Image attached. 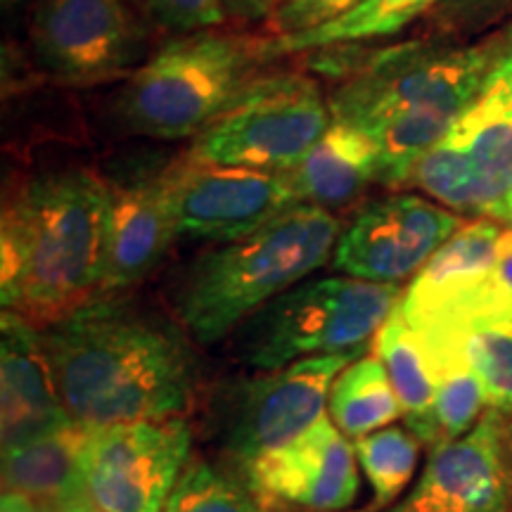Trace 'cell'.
Returning <instances> with one entry per match:
<instances>
[{"mask_svg": "<svg viewBox=\"0 0 512 512\" xmlns=\"http://www.w3.org/2000/svg\"><path fill=\"white\" fill-rule=\"evenodd\" d=\"M501 46L503 31L465 46L408 41L356 57L330 46L313 50L311 69L342 79L328 98L332 119L366 133L380 152V183L403 188L482 91Z\"/></svg>", "mask_w": 512, "mask_h": 512, "instance_id": "obj_1", "label": "cell"}, {"mask_svg": "<svg viewBox=\"0 0 512 512\" xmlns=\"http://www.w3.org/2000/svg\"><path fill=\"white\" fill-rule=\"evenodd\" d=\"M432 356L465 354L489 408L512 413V318L477 320L456 335L425 339Z\"/></svg>", "mask_w": 512, "mask_h": 512, "instance_id": "obj_24", "label": "cell"}, {"mask_svg": "<svg viewBox=\"0 0 512 512\" xmlns=\"http://www.w3.org/2000/svg\"><path fill=\"white\" fill-rule=\"evenodd\" d=\"M420 446V439L408 427L401 430V427L392 425L354 441L358 465H361L363 475L368 477L375 494V501L368 512L389 508L403 494V489L411 484Z\"/></svg>", "mask_w": 512, "mask_h": 512, "instance_id": "obj_26", "label": "cell"}, {"mask_svg": "<svg viewBox=\"0 0 512 512\" xmlns=\"http://www.w3.org/2000/svg\"><path fill=\"white\" fill-rule=\"evenodd\" d=\"M505 223L475 219L460 226L403 290L396 311L425 339L453 335L496 264Z\"/></svg>", "mask_w": 512, "mask_h": 512, "instance_id": "obj_16", "label": "cell"}, {"mask_svg": "<svg viewBox=\"0 0 512 512\" xmlns=\"http://www.w3.org/2000/svg\"><path fill=\"white\" fill-rule=\"evenodd\" d=\"M406 185L441 207L510 226L512 209V24L482 91L451 131L420 159Z\"/></svg>", "mask_w": 512, "mask_h": 512, "instance_id": "obj_7", "label": "cell"}, {"mask_svg": "<svg viewBox=\"0 0 512 512\" xmlns=\"http://www.w3.org/2000/svg\"><path fill=\"white\" fill-rule=\"evenodd\" d=\"M0 427L3 451L72 422L57 392L41 330L3 311L0 325Z\"/></svg>", "mask_w": 512, "mask_h": 512, "instance_id": "obj_18", "label": "cell"}, {"mask_svg": "<svg viewBox=\"0 0 512 512\" xmlns=\"http://www.w3.org/2000/svg\"><path fill=\"white\" fill-rule=\"evenodd\" d=\"M356 448L330 415L290 444L259 458L238 479L266 510L342 512L358 496Z\"/></svg>", "mask_w": 512, "mask_h": 512, "instance_id": "obj_15", "label": "cell"}, {"mask_svg": "<svg viewBox=\"0 0 512 512\" xmlns=\"http://www.w3.org/2000/svg\"><path fill=\"white\" fill-rule=\"evenodd\" d=\"M328 415L344 437L361 439L401 418V403L375 354H363L335 377Z\"/></svg>", "mask_w": 512, "mask_h": 512, "instance_id": "obj_23", "label": "cell"}, {"mask_svg": "<svg viewBox=\"0 0 512 512\" xmlns=\"http://www.w3.org/2000/svg\"><path fill=\"white\" fill-rule=\"evenodd\" d=\"M93 427L69 422L3 451V494L22 496L46 512L88 501L83 451Z\"/></svg>", "mask_w": 512, "mask_h": 512, "instance_id": "obj_19", "label": "cell"}, {"mask_svg": "<svg viewBox=\"0 0 512 512\" xmlns=\"http://www.w3.org/2000/svg\"><path fill=\"white\" fill-rule=\"evenodd\" d=\"M150 19L174 34L219 29L226 19L221 0H138Z\"/></svg>", "mask_w": 512, "mask_h": 512, "instance_id": "obj_30", "label": "cell"}, {"mask_svg": "<svg viewBox=\"0 0 512 512\" xmlns=\"http://www.w3.org/2000/svg\"><path fill=\"white\" fill-rule=\"evenodd\" d=\"M330 126V102L311 76H256L195 138L188 155L202 164L290 171Z\"/></svg>", "mask_w": 512, "mask_h": 512, "instance_id": "obj_9", "label": "cell"}, {"mask_svg": "<svg viewBox=\"0 0 512 512\" xmlns=\"http://www.w3.org/2000/svg\"><path fill=\"white\" fill-rule=\"evenodd\" d=\"M278 3H283V0H275V5H278Z\"/></svg>", "mask_w": 512, "mask_h": 512, "instance_id": "obj_37", "label": "cell"}, {"mask_svg": "<svg viewBox=\"0 0 512 512\" xmlns=\"http://www.w3.org/2000/svg\"><path fill=\"white\" fill-rule=\"evenodd\" d=\"M389 512H512V413L486 408L470 432L430 451Z\"/></svg>", "mask_w": 512, "mask_h": 512, "instance_id": "obj_13", "label": "cell"}, {"mask_svg": "<svg viewBox=\"0 0 512 512\" xmlns=\"http://www.w3.org/2000/svg\"><path fill=\"white\" fill-rule=\"evenodd\" d=\"M0 512H46V510L38 508V505H34L22 496L3 494V501H0Z\"/></svg>", "mask_w": 512, "mask_h": 512, "instance_id": "obj_33", "label": "cell"}, {"mask_svg": "<svg viewBox=\"0 0 512 512\" xmlns=\"http://www.w3.org/2000/svg\"><path fill=\"white\" fill-rule=\"evenodd\" d=\"M62 512H98L93 508L91 503L88 501H83V503H74V505H69V508H64Z\"/></svg>", "mask_w": 512, "mask_h": 512, "instance_id": "obj_34", "label": "cell"}, {"mask_svg": "<svg viewBox=\"0 0 512 512\" xmlns=\"http://www.w3.org/2000/svg\"><path fill=\"white\" fill-rule=\"evenodd\" d=\"M510 226H512V209H510Z\"/></svg>", "mask_w": 512, "mask_h": 512, "instance_id": "obj_36", "label": "cell"}, {"mask_svg": "<svg viewBox=\"0 0 512 512\" xmlns=\"http://www.w3.org/2000/svg\"><path fill=\"white\" fill-rule=\"evenodd\" d=\"M164 512H266V508L242 479L200 456H190L166 498Z\"/></svg>", "mask_w": 512, "mask_h": 512, "instance_id": "obj_27", "label": "cell"}, {"mask_svg": "<svg viewBox=\"0 0 512 512\" xmlns=\"http://www.w3.org/2000/svg\"><path fill=\"white\" fill-rule=\"evenodd\" d=\"M342 223L332 211L297 204L247 238L209 249L178 294V318L192 342L214 344L292 290L335 254Z\"/></svg>", "mask_w": 512, "mask_h": 512, "instance_id": "obj_4", "label": "cell"}, {"mask_svg": "<svg viewBox=\"0 0 512 512\" xmlns=\"http://www.w3.org/2000/svg\"><path fill=\"white\" fill-rule=\"evenodd\" d=\"M373 354L380 358L392 380L403 422L422 439L437 399V368L425 342L401 313L394 311L373 339Z\"/></svg>", "mask_w": 512, "mask_h": 512, "instance_id": "obj_22", "label": "cell"}, {"mask_svg": "<svg viewBox=\"0 0 512 512\" xmlns=\"http://www.w3.org/2000/svg\"><path fill=\"white\" fill-rule=\"evenodd\" d=\"M302 204L285 171L195 162L188 152L178 159V233L188 240L226 242L254 230Z\"/></svg>", "mask_w": 512, "mask_h": 512, "instance_id": "obj_14", "label": "cell"}, {"mask_svg": "<svg viewBox=\"0 0 512 512\" xmlns=\"http://www.w3.org/2000/svg\"><path fill=\"white\" fill-rule=\"evenodd\" d=\"M512 10V0H444L437 8V22L446 31L479 29Z\"/></svg>", "mask_w": 512, "mask_h": 512, "instance_id": "obj_31", "label": "cell"}, {"mask_svg": "<svg viewBox=\"0 0 512 512\" xmlns=\"http://www.w3.org/2000/svg\"><path fill=\"white\" fill-rule=\"evenodd\" d=\"M363 0H283L268 17L271 36H297L347 15Z\"/></svg>", "mask_w": 512, "mask_h": 512, "instance_id": "obj_29", "label": "cell"}, {"mask_svg": "<svg viewBox=\"0 0 512 512\" xmlns=\"http://www.w3.org/2000/svg\"><path fill=\"white\" fill-rule=\"evenodd\" d=\"M261 41L202 29L178 34L140 64L117 100L131 133L157 140L197 138L256 79Z\"/></svg>", "mask_w": 512, "mask_h": 512, "instance_id": "obj_5", "label": "cell"}, {"mask_svg": "<svg viewBox=\"0 0 512 512\" xmlns=\"http://www.w3.org/2000/svg\"><path fill=\"white\" fill-rule=\"evenodd\" d=\"M145 43V27L124 0H41L31 19L36 62L69 86L136 72Z\"/></svg>", "mask_w": 512, "mask_h": 512, "instance_id": "obj_11", "label": "cell"}, {"mask_svg": "<svg viewBox=\"0 0 512 512\" xmlns=\"http://www.w3.org/2000/svg\"><path fill=\"white\" fill-rule=\"evenodd\" d=\"M178 159L155 174L112 188L110 254L100 297H117L143 283L181 238L176 209Z\"/></svg>", "mask_w": 512, "mask_h": 512, "instance_id": "obj_17", "label": "cell"}, {"mask_svg": "<svg viewBox=\"0 0 512 512\" xmlns=\"http://www.w3.org/2000/svg\"><path fill=\"white\" fill-rule=\"evenodd\" d=\"M17 3H22V0H3V8H15Z\"/></svg>", "mask_w": 512, "mask_h": 512, "instance_id": "obj_35", "label": "cell"}, {"mask_svg": "<svg viewBox=\"0 0 512 512\" xmlns=\"http://www.w3.org/2000/svg\"><path fill=\"white\" fill-rule=\"evenodd\" d=\"M441 3L444 0H363L358 8L318 29L297 36L261 38V55L264 62H271L283 55L313 53L330 46H356L373 38L394 36L425 12L437 10Z\"/></svg>", "mask_w": 512, "mask_h": 512, "instance_id": "obj_21", "label": "cell"}, {"mask_svg": "<svg viewBox=\"0 0 512 512\" xmlns=\"http://www.w3.org/2000/svg\"><path fill=\"white\" fill-rule=\"evenodd\" d=\"M358 347L339 354L311 356L264 375L238 377L211 399V439L219 446L230 475L278 451L311 430L328 413L330 387L351 361L368 354Z\"/></svg>", "mask_w": 512, "mask_h": 512, "instance_id": "obj_8", "label": "cell"}, {"mask_svg": "<svg viewBox=\"0 0 512 512\" xmlns=\"http://www.w3.org/2000/svg\"><path fill=\"white\" fill-rule=\"evenodd\" d=\"M112 188L91 169L31 178L0 219V302L43 330L100 297Z\"/></svg>", "mask_w": 512, "mask_h": 512, "instance_id": "obj_3", "label": "cell"}, {"mask_svg": "<svg viewBox=\"0 0 512 512\" xmlns=\"http://www.w3.org/2000/svg\"><path fill=\"white\" fill-rule=\"evenodd\" d=\"M221 8L228 17L252 24L271 17L275 0H221Z\"/></svg>", "mask_w": 512, "mask_h": 512, "instance_id": "obj_32", "label": "cell"}, {"mask_svg": "<svg viewBox=\"0 0 512 512\" xmlns=\"http://www.w3.org/2000/svg\"><path fill=\"white\" fill-rule=\"evenodd\" d=\"M266 512H280V510H266Z\"/></svg>", "mask_w": 512, "mask_h": 512, "instance_id": "obj_38", "label": "cell"}, {"mask_svg": "<svg viewBox=\"0 0 512 512\" xmlns=\"http://www.w3.org/2000/svg\"><path fill=\"white\" fill-rule=\"evenodd\" d=\"M302 204L344 209L380 183V152L366 133L332 119L325 136L306 152L302 162L285 171Z\"/></svg>", "mask_w": 512, "mask_h": 512, "instance_id": "obj_20", "label": "cell"}, {"mask_svg": "<svg viewBox=\"0 0 512 512\" xmlns=\"http://www.w3.org/2000/svg\"><path fill=\"white\" fill-rule=\"evenodd\" d=\"M489 408L484 389L467 358L437 366V399L420 444L434 448L456 441L472 430Z\"/></svg>", "mask_w": 512, "mask_h": 512, "instance_id": "obj_25", "label": "cell"}, {"mask_svg": "<svg viewBox=\"0 0 512 512\" xmlns=\"http://www.w3.org/2000/svg\"><path fill=\"white\" fill-rule=\"evenodd\" d=\"M463 223L456 211L425 197L408 192L382 197L342 230L332 268L370 283L401 285L413 280Z\"/></svg>", "mask_w": 512, "mask_h": 512, "instance_id": "obj_12", "label": "cell"}, {"mask_svg": "<svg viewBox=\"0 0 512 512\" xmlns=\"http://www.w3.org/2000/svg\"><path fill=\"white\" fill-rule=\"evenodd\" d=\"M496 318H512V226H505L496 264L491 268L489 278L484 280L482 290H479L475 302H472L470 311H467L465 323L460 325L456 332L467 328V325L477 323V320ZM456 332H453V335H456Z\"/></svg>", "mask_w": 512, "mask_h": 512, "instance_id": "obj_28", "label": "cell"}, {"mask_svg": "<svg viewBox=\"0 0 512 512\" xmlns=\"http://www.w3.org/2000/svg\"><path fill=\"white\" fill-rule=\"evenodd\" d=\"M401 297V285L351 275L302 280L240 325L235 354L245 366L278 370L302 358L368 347Z\"/></svg>", "mask_w": 512, "mask_h": 512, "instance_id": "obj_6", "label": "cell"}, {"mask_svg": "<svg viewBox=\"0 0 512 512\" xmlns=\"http://www.w3.org/2000/svg\"><path fill=\"white\" fill-rule=\"evenodd\" d=\"M190 446L183 415L93 427L83 451L88 503L98 512H164Z\"/></svg>", "mask_w": 512, "mask_h": 512, "instance_id": "obj_10", "label": "cell"}, {"mask_svg": "<svg viewBox=\"0 0 512 512\" xmlns=\"http://www.w3.org/2000/svg\"><path fill=\"white\" fill-rule=\"evenodd\" d=\"M69 418L86 427L185 415L197 358L185 328L117 297H98L41 330Z\"/></svg>", "mask_w": 512, "mask_h": 512, "instance_id": "obj_2", "label": "cell"}]
</instances>
